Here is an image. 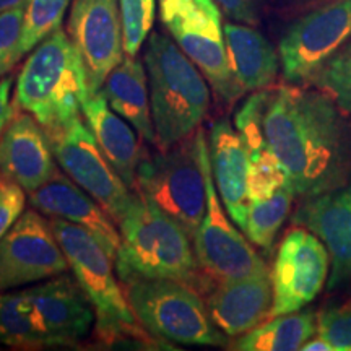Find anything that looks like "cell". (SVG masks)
I'll return each mask as SVG.
<instances>
[{
	"instance_id": "f1b7e54d",
	"label": "cell",
	"mask_w": 351,
	"mask_h": 351,
	"mask_svg": "<svg viewBox=\"0 0 351 351\" xmlns=\"http://www.w3.org/2000/svg\"><path fill=\"white\" fill-rule=\"evenodd\" d=\"M288 181L287 171L278 161V158L275 156V153L271 152V148L261 155L249 158V202L263 200L274 195Z\"/></svg>"
},
{
	"instance_id": "ffe728a7",
	"label": "cell",
	"mask_w": 351,
	"mask_h": 351,
	"mask_svg": "<svg viewBox=\"0 0 351 351\" xmlns=\"http://www.w3.org/2000/svg\"><path fill=\"white\" fill-rule=\"evenodd\" d=\"M208 153L218 195L236 226L244 231L249 207V153L228 119L213 122L208 137Z\"/></svg>"
},
{
	"instance_id": "52a82bcc",
	"label": "cell",
	"mask_w": 351,
	"mask_h": 351,
	"mask_svg": "<svg viewBox=\"0 0 351 351\" xmlns=\"http://www.w3.org/2000/svg\"><path fill=\"white\" fill-rule=\"evenodd\" d=\"M135 192L176 219L194 239L207 210L195 134L168 150H158L155 155L145 153L138 165Z\"/></svg>"
},
{
	"instance_id": "ac0fdd59",
	"label": "cell",
	"mask_w": 351,
	"mask_h": 351,
	"mask_svg": "<svg viewBox=\"0 0 351 351\" xmlns=\"http://www.w3.org/2000/svg\"><path fill=\"white\" fill-rule=\"evenodd\" d=\"M210 317L226 337H241L270 319L271 271L217 282L207 296Z\"/></svg>"
},
{
	"instance_id": "d590c367",
	"label": "cell",
	"mask_w": 351,
	"mask_h": 351,
	"mask_svg": "<svg viewBox=\"0 0 351 351\" xmlns=\"http://www.w3.org/2000/svg\"><path fill=\"white\" fill-rule=\"evenodd\" d=\"M301 351H335V348H333L327 340H324L322 337H319L317 333H315L313 339H309L304 345H302Z\"/></svg>"
},
{
	"instance_id": "2e32d148",
	"label": "cell",
	"mask_w": 351,
	"mask_h": 351,
	"mask_svg": "<svg viewBox=\"0 0 351 351\" xmlns=\"http://www.w3.org/2000/svg\"><path fill=\"white\" fill-rule=\"evenodd\" d=\"M23 293L57 348H72L93 327L95 307L75 276L60 274Z\"/></svg>"
},
{
	"instance_id": "ba28073f",
	"label": "cell",
	"mask_w": 351,
	"mask_h": 351,
	"mask_svg": "<svg viewBox=\"0 0 351 351\" xmlns=\"http://www.w3.org/2000/svg\"><path fill=\"white\" fill-rule=\"evenodd\" d=\"M160 15L219 98L232 103L244 95L228 62L221 12L215 0H160Z\"/></svg>"
},
{
	"instance_id": "7402d4cb",
	"label": "cell",
	"mask_w": 351,
	"mask_h": 351,
	"mask_svg": "<svg viewBox=\"0 0 351 351\" xmlns=\"http://www.w3.org/2000/svg\"><path fill=\"white\" fill-rule=\"evenodd\" d=\"M223 29L228 62L243 93L267 90L274 85L280 57L263 34L244 23H226Z\"/></svg>"
},
{
	"instance_id": "836d02e7",
	"label": "cell",
	"mask_w": 351,
	"mask_h": 351,
	"mask_svg": "<svg viewBox=\"0 0 351 351\" xmlns=\"http://www.w3.org/2000/svg\"><path fill=\"white\" fill-rule=\"evenodd\" d=\"M228 19L244 25H256L258 21L261 0H215Z\"/></svg>"
},
{
	"instance_id": "7a4b0ae2",
	"label": "cell",
	"mask_w": 351,
	"mask_h": 351,
	"mask_svg": "<svg viewBox=\"0 0 351 351\" xmlns=\"http://www.w3.org/2000/svg\"><path fill=\"white\" fill-rule=\"evenodd\" d=\"M119 228L116 270L122 283L134 278H171L208 291L210 278L200 269L192 236L152 200L135 192Z\"/></svg>"
},
{
	"instance_id": "603a6c76",
	"label": "cell",
	"mask_w": 351,
	"mask_h": 351,
	"mask_svg": "<svg viewBox=\"0 0 351 351\" xmlns=\"http://www.w3.org/2000/svg\"><path fill=\"white\" fill-rule=\"evenodd\" d=\"M99 91L109 106L124 117L145 142L156 145L148 77L140 60L134 56H125L111 70Z\"/></svg>"
},
{
	"instance_id": "d6986e66",
	"label": "cell",
	"mask_w": 351,
	"mask_h": 351,
	"mask_svg": "<svg viewBox=\"0 0 351 351\" xmlns=\"http://www.w3.org/2000/svg\"><path fill=\"white\" fill-rule=\"evenodd\" d=\"M29 204L51 218H62L90 231L109 256L116 258L121 245V232L106 210L86 194L80 186L59 171L36 191L29 192Z\"/></svg>"
},
{
	"instance_id": "30bf717a",
	"label": "cell",
	"mask_w": 351,
	"mask_h": 351,
	"mask_svg": "<svg viewBox=\"0 0 351 351\" xmlns=\"http://www.w3.org/2000/svg\"><path fill=\"white\" fill-rule=\"evenodd\" d=\"M46 134L64 173L119 223L130 208L135 192L101 152L93 132L85 125L82 116Z\"/></svg>"
},
{
	"instance_id": "484cf974",
	"label": "cell",
	"mask_w": 351,
	"mask_h": 351,
	"mask_svg": "<svg viewBox=\"0 0 351 351\" xmlns=\"http://www.w3.org/2000/svg\"><path fill=\"white\" fill-rule=\"evenodd\" d=\"M295 195V189L288 181L274 195L263 200L249 202L244 232L252 244L262 247L263 251H270L280 228L291 212Z\"/></svg>"
},
{
	"instance_id": "74e56055",
	"label": "cell",
	"mask_w": 351,
	"mask_h": 351,
	"mask_svg": "<svg viewBox=\"0 0 351 351\" xmlns=\"http://www.w3.org/2000/svg\"><path fill=\"white\" fill-rule=\"evenodd\" d=\"M0 176H2V173H0ZM0 182H2V179H0Z\"/></svg>"
},
{
	"instance_id": "4fadbf2b",
	"label": "cell",
	"mask_w": 351,
	"mask_h": 351,
	"mask_svg": "<svg viewBox=\"0 0 351 351\" xmlns=\"http://www.w3.org/2000/svg\"><path fill=\"white\" fill-rule=\"evenodd\" d=\"M67 269L51 223L38 210H25L0 239V291L49 280Z\"/></svg>"
},
{
	"instance_id": "277c9868",
	"label": "cell",
	"mask_w": 351,
	"mask_h": 351,
	"mask_svg": "<svg viewBox=\"0 0 351 351\" xmlns=\"http://www.w3.org/2000/svg\"><path fill=\"white\" fill-rule=\"evenodd\" d=\"M49 223L73 276L95 307L98 339L106 345L134 343L138 348H145L142 345L153 348L155 343H161L147 328L138 326L124 289L114 276L112 257L99 241L85 228L67 219L51 218Z\"/></svg>"
},
{
	"instance_id": "9a60e30c",
	"label": "cell",
	"mask_w": 351,
	"mask_h": 351,
	"mask_svg": "<svg viewBox=\"0 0 351 351\" xmlns=\"http://www.w3.org/2000/svg\"><path fill=\"white\" fill-rule=\"evenodd\" d=\"M293 225L317 234L330 254L328 289L351 282V169L335 187L304 197L293 215Z\"/></svg>"
},
{
	"instance_id": "44dd1931",
	"label": "cell",
	"mask_w": 351,
	"mask_h": 351,
	"mask_svg": "<svg viewBox=\"0 0 351 351\" xmlns=\"http://www.w3.org/2000/svg\"><path fill=\"white\" fill-rule=\"evenodd\" d=\"M82 114L101 152L127 186L135 191L138 165L145 155L137 130L109 106L101 91L86 96Z\"/></svg>"
},
{
	"instance_id": "8d00e7d4",
	"label": "cell",
	"mask_w": 351,
	"mask_h": 351,
	"mask_svg": "<svg viewBox=\"0 0 351 351\" xmlns=\"http://www.w3.org/2000/svg\"><path fill=\"white\" fill-rule=\"evenodd\" d=\"M28 0H0V13L16 7H25Z\"/></svg>"
},
{
	"instance_id": "8fae6325",
	"label": "cell",
	"mask_w": 351,
	"mask_h": 351,
	"mask_svg": "<svg viewBox=\"0 0 351 351\" xmlns=\"http://www.w3.org/2000/svg\"><path fill=\"white\" fill-rule=\"evenodd\" d=\"M351 38V0H333L293 23L278 46L283 78L307 85L311 77Z\"/></svg>"
},
{
	"instance_id": "1f68e13d",
	"label": "cell",
	"mask_w": 351,
	"mask_h": 351,
	"mask_svg": "<svg viewBox=\"0 0 351 351\" xmlns=\"http://www.w3.org/2000/svg\"><path fill=\"white\" fill-rule=\"evenodd\" d=\"M317 335L335 351H351V301L317 314Z\"/></svg>"
},
{
	"instance_id": "6da1fadb",
	"label": "cell",
	"mask_w": 351,
	"mask_h": 351,
	"mask_svg": "<svg viewBox=\"0 0 351 351\" xmlns=\"http://www.w3.org/2000/svg\"><path fill=\"white\" fill-rule=\"evenodd\" d=\"M262 122L296 195L328 191L350 173L351 127L324 91L291 83L276 88L269 93Z\"/></svg>"
},
{
	"instance_id": "5b68a950",
	"label": "cell",
	"mask_w": 351,
	"mask_h": 351,
	"mask_svg": "<svg viewBox=\"0 0 351 351\" xmlns=\"http://www.w3.org/2000/svg\"><path fill=\"white\" fill-rule=\"evenodd\" d=\"M158 150L194 135L210 108L207 78L178 44L152 33L145 51Z\"/></svg>"
},
{
	"instance_id": "5bb4252c",
	"label": "cell",
	"mask_w": 351,
	"mask_h": 351,
	"mask_svg": "<svg viewBox=\"0 0 351 351\" xmlns=\"http://www.w3.org/2000/svg\"><path fill=\"white\" fill-rule=\"evenodd\" d=\"M67 33L83 57L90 93H96L124 59L119 0H75Z\"/></svg>"
},
{
	"instance_id": "3957f363",
	"label": "cell",
	"mask_w": 351,
	"mask_h": 351,
	"mask_svg": "<svg viewBox=\"0 0 351 351\" xmlns=\"http://www.w3.org/2000/svg\"><path fill=\"white\" fill-rule=\"evenodd\" d=\"M88 95L83 57L69 33L59 28L26 59L16 78L13 104L49 132L82 116Z\"/></svg>"
},
{
	"instance_id": "7c38bea8",
	"label": "cell",
	"mask_w": 351,
	"mask_h": 351,
	"mask_svg": "<svg viewBox=\"0 0 351 351\" xmlns=\"http://www.w3.org/2000/svg\"><path fill=\"white\" fill-rule=\"evenodd\" d=\"M330 271V254L313 231L293 225L280 244L271 270L274 306L270 319L301 311L311 304Z\"/></svg>"
},
{
	"instance_id": "9c48e42d",
	"label": "cell",
	"mask_w": 351,
	"mask_h": 351,
	"mask_svg": "<svg viewBox=\"0 0 351 351\" xmlns=\"http://www.w3.org/2000/svg\"><path fill=\"white\" fill-rule=\"evenodd\" d=\"M195 143L207 191V210L194 234V251L202 271L212 282L271 271L252 247L251 241L232 226L221 207L210 163L208 142L200 127L195 132Z\"/></svg>"
},
{
	"instance_id": "83f0119b",
	"label": "cell",
	"mask_w": 351,
	"mask_h": 351,
	"mask_svg": "<svg viewBox=\"0 0 351 351\" xmlns=\"http://www.w3.org/2000/svg\"><path fill=\"white\" fill-rule=\"evenodd\" d=\"M72 0H28L25 5L21 52L33 51L62 25L65 10Z\"/></svg>"
},
{
	"instance_id": "e575fe53",
	"label": "cell",
	"mask_w": 351,
	"mask_h": 351,
	"mask_svg": "<svg viewBox=\"0 0 351 351\" xmlns=\"http://www.w3.org/2000/svg\"><path fill=\"white\" fill-rule=\"evenodd\" d=\"M12 77L0 78V135L5 129L12 117L15 116V104L10 103V91H12Z\"/></svg>"
},
{
	"instance_id": "8992f818",
	"label": "cell",
	"mask_w": 351,
	"mask_h": 351,
	"mask_svg": "<svg viewBox=\"0 0 351 351\" xmlns=\"http://www.w3.org/2000/svg\"><path fill=\"white\" fill-rule=\"evenodd\" d=\"M122 285L140 326L156 339L184 345L228 343L225 333L210 317L199 289L189 283L171 278H134Z\"/></svg>"
},
{
	"instance_id": "cb8c5ba5",
	"label": "cell",
	"mask_w": 351,
	"mask_h": 351,
	"mask_svg": "<svg viewBox=\"0 0 351 351\" xmlns=\"http://www.w3.org/2000/svg\"><path fill=\"white\" fill-rule=\"evenodd\" d=\"M317 333V314L313 311L276 315L251 332L241 335L231 350L239 351H295Z\"/></svg>"
},
{
	"instance_id": "e0dca14e",
	"label": "cell",
	"mask_w": 351,
	"mask_h": 351,
	"mask_svg": "<svg viewBox=\"0 0 351 351\" xmlns=\"http://www.w3.org/2000/svg\"><path fill=\"white\" fill-rule=\"evenodd\" d=\"M0 173L28 194L57 173L46 130L29 112H15L0 135Z\"/></svg>"
},
{
	"instance_id": "d6a6232c",
	"label": "cell",
	"mask_w": 351,
	"mask_h": 351,
	"mask_svg": "<svg viewBox=\"0 0 351 351\" xmlns=\"http://www.w3.org/2000/svg\"><path fill=\"white\" fill-rule=\"evenodd\" d=\"M25 189L13 181L0 182V239L10 231L25 212Z\"/></svg>"
},
{
	"instance_id": "4316f807",
	"label": "cell",
	"mask_w": 351,
	"mask_h": 351,
	"mask_svg": "<svg viewBox=\"0 0 351 351\" xmlns=\"http://www.w3.org/2000/svg\"><path fill=\"white\" fill-rule=\"evenodd\" d=\"M330 96L346 117H351V38L307 82Z\"/></svg>"
},
{
	"instance_id": "f546056e",
	"label": "cell",
	"mask_w": 351,
	"mask_h": 351,
	"mask_svg": "<svg viewBox=\"0 0 351 351\" xmlns=\"http://www.w3.org/2000/svg\"><path fill=\"white\" fill-rule=\"evenodd\" d=\"M124 52L135 56L150 33L155 20V0H119Z\"/></svg>"
},
{
	"instance_id": "d4e9b609",
	"label": "cell",
	"mask_w": 351,
	"mask_h": 351,
	"mask_svg": "<svg viewBox=\"0 0 351 351\" xmlns=\"http://www.w3.org/2000/svg\"><path fill=\"white\" fill-rule=\"evenodd\" d=\"M0 343L21 350L57 348L23 291L0 295Z\"/></svg>"
},
{
	"instance_id": "4dcf8cb0",
	"label": "cell",
	"mask_w": 351,
	"mask_h": 351,
	"mask_svg": "<svg viewBox=\"0 0 351 351\" xmlns=\"http://www.w3.org/2000/svg\"><path fill=\"white\" fill-rule=\"evenodd\" d=\"M25 7H16L0 13V77L15 67L23 57L21 36H23Z\"/></svg>"
}]
</instances>
